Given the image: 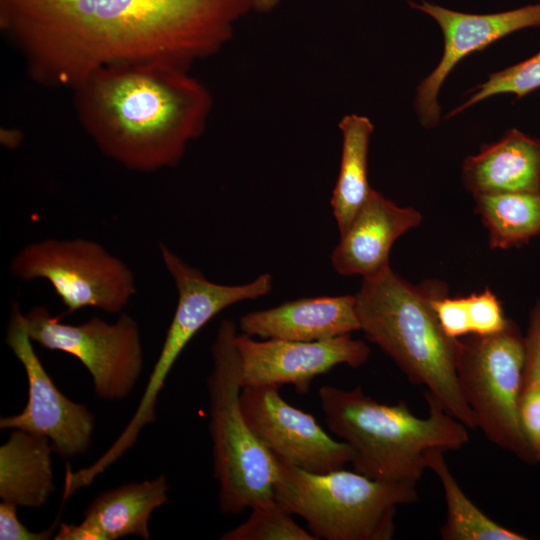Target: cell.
<instances>
[{
    "instance_id": "cell-9",
    "label": "cell",
    "mask_w": 540,
    "mask_h": 540,
    "mask_svg": "<svg viewBox=\"0 0 540 540\" xmlns=\"http://www.w3.org/2000/svg\"><path fill=\"white\" fill-rule=\"evenodd\" d=\"M10 272L23 281L47 280L67 313L95 307L115 314L136 293L133 271L99 243L82 238L29 243L13 256Z\"/></svg>"
},
{
    "instance_id": "cell-1",
    "label": "cell",
    "mask_w": 540,
    "mask_h": 540,
    "mask_svg": "<svg viewBox=\"0 0 540 540\" xmlns=\"http://www.w3.org/2000/svg\"><path fill=\"white\" fill-rule=\"evenodd\" d=\"M252 9V0H0V30L31 80L72 91L114 67L190 71Z\"/></svg>"
},
{
    "instance_id": "cell-4",
    "label": "cell",
    "mask_w": 540,
    "mask_h": 540,
    "mask_svg": "<svg viewBox=\"0 0 540 540\" xmlns=\"http://www.w3.org/2000/svg\"><path fill=\"white\" fill-rule=\"evenodd\" d=\"M318 395L327 427L353 450L354 470L375 480L416 484L433 450H457L469 441L466 426L428 391L426 418L403 401L380 403L360 386L323 385Z\"/></svg>"
},
{
    "instance_id": "cell-5",
    "label": "cell",
    "mask_w": 540,
    "mask_h": 540,
    "mask_svg": "<svg viewBox=\"0 0 540 540\" xmlns=\"http://www.w3.org/2000/svg\"><path fill=\"white\" fill-rule=\"evenodd\" d=\"M236 333L232 320L220 323L206 380L213 474L219 485L220 511L228 515L275 501L278 476V460L254 434L242 411Z\"/></svg>"
},
{
    "instance_id": "cell-12",
    "label": "cell",
    "mask_w": 540,
    "mask_h": 540,
    "mask_svg": "<svg viewBox=\"0 0 540 540\" xmlns=\"http://www.w3.org/2000/svg\"><path fill=\"white\" fill-rule=\"evenodd\" d=\"M275 385L245 386L242 411L250 428L277 459L310 473H327L351 463L353 450L333 439L312 414L286 402Z\"/></svg>"
},
{
    "instance_id": "cell-30",
    "label": "cell",
    "mask_w": 540,
    "mask_h": 540,
    "mask_svg": "<svg viewBox=\"0 0 540 540\" xmlns=\"http://www.w3.org/2000/svg\"><path fill=\"white\" fill-rule=\"evenodd\" d=\"M54 540H103L101 534L93 527L81 522L80 524H60Z\"/></svg>"
},
{
    "instance_id": "cell-15",
    "label": "cell",
    "mask_w": 540,
    "mask_h": 540,
    "mask_svg": "<svg viewBox=\"0 0 540 540\" xmlns=\"http://www.w3.org/2000/svg\"><path fill=\"white\" fill-rule=\"evenodd\" d=\"M422 215L413 207H400L372 189L331 255L340 275L378 274L389 267L393 243L405 232L420 225Z\"/></svg>"
},
{
    "instance_id": "cell-20",
    "label": "cell",
    "mask_w": 540,
    "mask_h": 540,
    "mask_svg": "<svg viewBox=\"0 0 540 540\" xmlns=\"http://www.w3.org/2000/svg\"><path fill=\"white\" fill-rule=\"evenodd\" d=\"M342 153L331 207L342 234L366 202L372 188L368 183V151L374 126L369 118L346 115L339 123Z\"/></svg>"
},
{
    "instance_id": "cell-28",
    "label": "cell",
    "mask_w": 540,
    "mask_h": 540,
    "mask_svg": "<svg viewBox=\"0 0 540 540\" xmlns=\"http://www.w3.org/2000/svg\"><path fill=\"white\" fill-rule=\"evenodd\" d=\"M540 384V300L529 316V325L524 336L523 384Z\"/></svg>"
},
{
    "instance_id": "cell-11",
    "label": "cell",
    "mask_w": 540,
    "mask_h": 540,
    "mask_svg": "<svg viewBox=\"0 0 540 540\" xmlns=\"http://www.w3.org/2000/svg\"><path fill=\"white\" fill-rule=\"evenodd\" d=\"M5 342L22 363L29 388L24 409L1 417L0 428L45 436L64 459L84 454L91 445L95 417L85 405L70 400L56 387L33 348L18 301L11 306Z\"/></svg>"
},
{
    "instance_id": "cell-31",
    "label": "cell",
    "mask_w": 540,
    "mask_h": 540,
    "mask_svg": "<svg viewBox=\"0 0 540 540\" xmlns=\"http://www.w3.org/2000/svg\"><path fill=\"white\" fill-rule=\"evenodd\" d=\"M253 9L258 12H268L272 10L279 0H252Z\"/></svg>"
},
{
    "instance_id": "cell-10",
    "label": "cell",
    "mask_w": 540,
    "mask_h": 540,
    "mask_svg": "<svg viewBox=\"0 0 540 540\" xmlns=\"http://www.w3.org/2000/svg\"><path fill=\"white\" fill-rule=\"evenodd\" d=\"M25 329L42 347L76 357L89 371L95 394L106 401L125 399L143 369V346L136 320L122 313L115 323L98 317L73 325L35 306L24 314Z\"/></svg>"
},
{
    "instance_id": "cell-2",
    "label": "cell",
    "mask_w": 540,
    "mask_h": 540,
    "mask_svg": "<svg viewBox=\"0 0 540 540\" xmlns=\"http://www.w3.org/2000/svg\"><path fill=\"white\" fill-rule=\"evenodd\" d=\"M72 92L77 119L101 153L145 173L177 166L213 108L190 71L157 63L98 71Z\"/></svg>"
},
{
    "instance_id": "cell-8",
    "label": "cell",
    "mask_w": 540,
    "mask_h": 540,
    "mask_svg": "<svg viewBox=\"0 0 540 540\" xmlns=\"http://www.w3.org/2000/svg\"><path fill=\"white\" fill-rule=\"evenodd\" d=\"M159 249L177 289V306L134 415L101 456V461L108 466L134 446L145 426L155 422L158 395L171 368L194 335L225 308L264 296L272 289L270 274H262L242 285L218 284L208 280L199 269L186 263L165 244L160 243Z\"/></svg>"
},
{
    "instance_id": "cell-7",
    "label": "cell",
    "mask_w": 540,
    "mask_h": 540,
    "mask_svg": "<svg viewBox=\"0 0 540 540\" xmlns=\"http://www.w3.org/2000/svg\"><path fill=\"white\" fill-rule=\"evenodd\" d=\"M524 336L509 319L500 332L458 339L457 375L464 399L489 441L532 463L519 423Z\"/></svg>"
},
{
    "instance_id": "cell-23",
    "label": "cell",
    "mask_w": 540,
    "mask_h": 540,
    "mask_svg": "<svg viewBox=\"0 0 540 540\" xmlns=\"http://www.w3.org/2000/svg\"><path fill=\"white\" fill-rule=\"evenodd\" d=\"M250 510L247 520L225 532L222 540H317L276 500Z\"/></svg>"
},
{
    "instance_id": "cell-17",
    "label": "cell",
    "mask_w": 540,
    "mask_h": 540,
    "mask_svg": "<svg viewBox=\"0 0 540 540\" xmlns=\"http://www.w3.org/2000/svg\"><path fill=\"white\" fill-rule=\"evenodd\" d=\"M465 188L477 196L498 192H540V139L512 128L485 144L462 165Z\"/></svg>"
},
{
    "instance_id": "cell-25",
    "label": "cell",
    "mask_w": 540,
    "mask_h": 540,
    "mask_svg": "<svg viewBox=\"0 0 540 540\" xmlns=\"http://www.w3.org/2000/svg\"><path fill=\"white\" fill-rule=\"evenodd\" d=\"M465 299L470 335L494 334L506 327L509 319L504 316L501 302L488 287Z\"/></svg>"
},
{
    "instance_id": "cell-6",
    "label": "cell",
    "mask_w": 540,
    "mask_h": 540,
    "mask_svg": "<svg viewBox=\"0 0 540 540\" xmlns=\"http://www.w3.org/2000/svg\"><path fill=\"white\" fill-rule=\"evenodd\" d=\"M275 500L326 540H389L396 507L417 500L416 484L341 469L310 473L278 460Z\"/></svg>"
},
{
    "instance_id": "cell-13",
    "label": "cell",
    "mask_w": 540,
    "mask_h": 540,
    "mask_svg": "<svg viewBox=\"0 0 540 540\" xmlns=\"http://www.w3.org/2000/svg\"><path fill=\"white\" fill-rule=\"evenodd\" d=\"M234 344L243 387L292 385L298 394L308 393L312 381L335 366L346 364L358 368L370 356L369 346L350 334L322 341L298 342L256 341L241 332L235 334Z\"/></svg>"
},
{
    "instance_id": "cell-19",
    "label": "cell",
    "mask_w": 540,
    "mask_h": 540,
    "mask_svg": "<svg viewBox=\"0 0 540 540\" xmlns=\"http://www.w3.org/2000/svg\"><path fill=\"white\" fill-rule=\"evenodd\" d=\"M168 490L164 475L109 489L87 507L82 522L96 529L103 540L131 535L149 540L151 514L168 501Z\"/></svg>"
},
{
    "instance_id": "cell-14",
    "label": "cell",
    "mask_w": 540,
    "mask_h": 540,
    "mask_svg": "<svg viewBox=\"0 0 540 540\" xmlns=\"http://www.w3.org/2000/svg\"><path fill=\"white\" fill-rule=\"evenodd\" d=\"M409 5L431 16L444 37L439 64L416 90L415 110L421 125L426 128H433L440 122L438 94L459 61L509 34L540 26V2L494 14L461 13L426 1H409Z\"/></svg>"
},
{
    "instance_id": "cell-3",
    "label": "cell",
    "mask_w": 540,
    "mask_h": 540,
    "mask_svg": "<svg viewBox=\"0 0 540 540\" xmlns=\"http://www.w3.org/2000/svg\"><path fill=\"white\" fill-rule=\"evenodd\" d=\"M445 291L446 285L436 280L412 285L389 266L363 278L355 296L360 330L412 383L425 385L450 415L475 429L457 375L458 339L446 335L432 305Z\"/></svg>"
},
{
    "instance_id": "cell-27",
    "label": "cell",
    "mask_w": 540,
    "mask_h": 540,
    "mask_svg": "<svg viewBox=\"0 0 540 540\" xmlns=\"http://www.w3.org/2000/svg\"><path fill=\"white\" fill-rule=\"evenodd\" d=\"M432 305L439 324L447 336L459 339L470 335L465 297L451 298L445 291L433 299Z\"/></svg>"
},
{
    "instance_id": "cell-29",
    "label": "cell",
    "mask_w": 540,
    "mask_h": 540,
    "mask_svg": "<svg viewBox=\"0 0 540 540\" xmlns=\"http://www.w3.org/2000/svg\"><path fill=\"white\" fill-rule=\"evenodd\" d=\"M58 520L44 531L31 532L17 516V506L3 502L0 504V539L1 540H47L52 536Z\"/></svg>"
},
{
    "instance_id": "cell-26",
    "label": "cell",
    "mask_w": 540,
    "mask_h": 540,
    "mask_svg": "<svg viewBox=\"0 0 540 540\" xmlns=\"http://www.w3.org/2000/svg\"><path fill=\"white\" fill-rule=\"evenodd\" d=\"M519 423L534 463L540 462V384H523Z\"/></svg>"
},
{
    "instance_id": "cell-22",
    "label": "cell",
    "mask_w": 540,
    "mask_h": 540,
    "mask_svg": "<svg viewBox=\"0 0 540 540\" xmlns=\"http://www.w3.org/2000/svg\"><path fill=\"white\" fill-rule=\"evenodd\" d=\"M444 453L433 450L427 461V467L441 481L447 505L441 537L444 540H526L524 535L493 521L466 496L449 470Z\"/></svg>"
},
{
    "instance_id": "cell-16",
    "label": "cell",
    "mask_w": 540,
    "mask_h": 540,
    "mask_svg": "<svg viewBox=\"0 0 540 540\" xmlns=\"http://www.w3.org/2000/svg\"><path fill=\"white\" fill-rule=\"evenodd\" d=\"M239 328L251 337L312 342L348 335L360 330V322L355 296H320L249 312Z\"/></svg>"
},
{
    "instance_id": "cell-18",
    "label": "cell",
    "mask_w": 540,
    "mask_h": 540,
    "mask_svg": "<svg viewBox=\"0 0 540 540\" xmlns=\"http://www.w3.org/2000/svg\"><path fill=\"white\" fill-rule=\"evenodd\" d=\"M0 447V498L17 507L39 508L55 491L50 440L12 429Z\"/></svg>"
},
{
    "instance_id": "cell-24",
    "label": "cell",
    "mask_w": 540,
    "mask_h": 540,
    "mask_svg": "<svg viewBox=\"0 0 540 540\" xmlns=\"http://www.w3.org/2000/svg\"><path fill=\"white\" fill-rule=\"evenodd\" d=\"M540 88V51L533 56L489 75L487 81L474 87L472 95L454 108L446 118L453 117L468 107L498 94H514L520 99Z\"/></svg>"
},
{
    "instance_id": "cell-21",
    "label": "cell",
    "mask_w": 540,
    "mask_h": 540,
    "mask_svg": "<svg viewBox=\"0 0 540 540\" xmlns=\"http://www.w3.org/2000/svg\"><path fill=\"white\" fill-rule=\"evenodd\" d=\"M474 198L491 249L519 247L540 234V192H498Z\"/></svg>"
}]
</instances>
